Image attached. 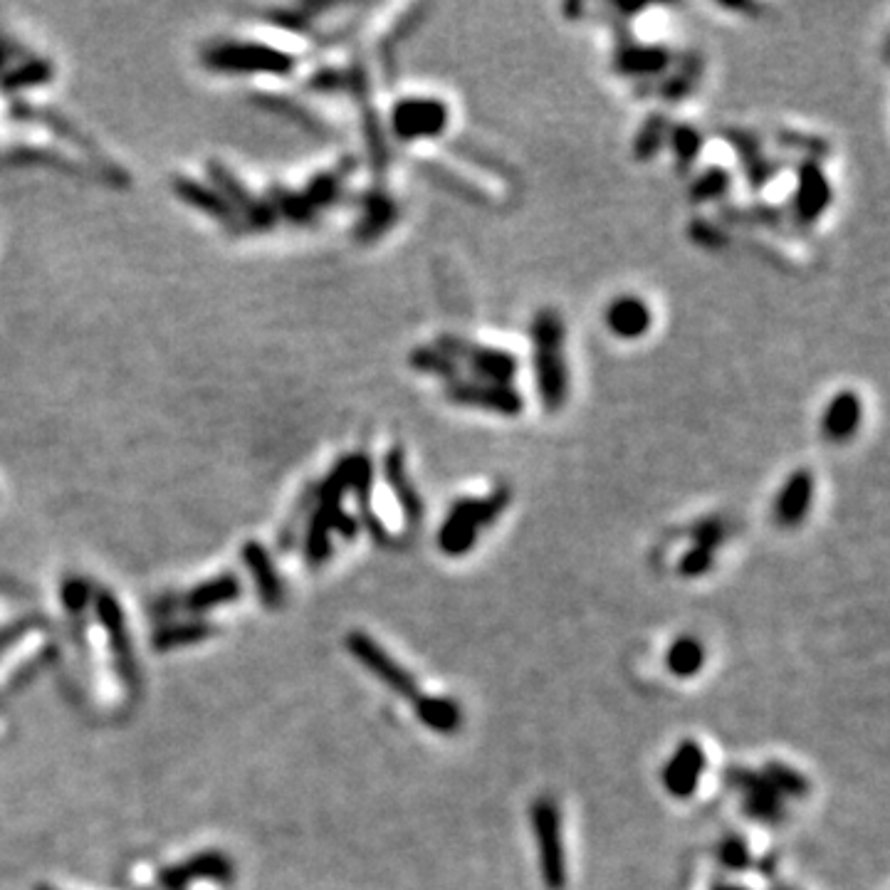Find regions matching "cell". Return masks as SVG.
<instances>
[{
	"mask_svg": "<svg viewBox=\"0 0 890 890\" xmlns=\"http://www.w3.org/2000/svg\"><path fill=\"white\" fill-rule=\"evenodd\" d=\"M720 858L725 866L730 868H742L747 866V846L740 839H727L720 846Z\"/></svg>",
	"mask_w": 890,
	"mask_h": 890,
	"instance_id": "cell-30",
	"label": "cell"
},
{
	"mask_svg": "<svg viewBox=\"0 0 890 890\" xmlns=\"http://www.w3.org/2000/svg\"><path fill=\"white\" fill-rule=\"evenodd\" d=\"M693 537H695V547L715 552V549L727 539V525L722 520H717V517H710V520L698 522V525L693 527Z\"/></svg>",
	"mask_w": 890,
	"mask_h": 890,
	"instance_id": "cell-27",
	"label": "cell"
},
{
	"mask_svg": "<svg viewBox=\"0 0 890 890\" xmlns=\"http://www.w3.org/2000/svg\"><path fill=\"white\" fill-rule=\"evenodd\" d=\"M532 829L539 846V868L549 890L567 886V856H564L562 816L552 799H537L532 804Z\"/></svg>",
	"mask_w": 890,
	"mask_h": 890,
	"instance_id": "cell-4",
	"label": "cell"
},
{
	"mask_svg": "<svg viewBox=\"0 0 890 890\" xmlns=\"http://www.w3.org/2000/svg\"><path fill=\"white\" fill-rule=\"evenodd\" d=\"M742 169H745V176H747V183H750V188L762 191L767 183H772L774 178H777L779 171L784 169V164L782 161L764 156V151H757V154L742 159Z\"/></svg>",
	"mask_w": 890,
	"mask_h": 890,
	"instance_id": "cell-24",
	"label": "cell"
},
{
	"mask_svg": "<svg viewBox=\"0 0 890 890\" xmlns=\"http://www.w3.org/2000/svg\"><path fill=\"white\" fill-rule=\"evenodd\" d=\"M725 213L730 216V221L742 225H762V228H779L784 218H787L782 208L764 206V203H757V206L750 208H727Z\"/></svg>",
	"mask_w": 890,
	"mask_h": 890,
	"instance_id": "cell-25",
	"label": "cell"
},
{
	"mask_svg": "<svg viewBox=\"0 0 890 890\" xmlns=\"http://www.w3.org/2000/svg\"><path fill=\"white\" fill-rule=\"evenodd\" d=\"M668 670L678 678H693L705 663V648L698 638H678L673 646L668 648L666 656Z\"/></svg>",
	"mask_w": 890,
	"mask_h": 890,
	"instance_id": "cell-18",
	"label": "cell"
},
{
	"mask_svg": "<svg viewBox=\"0 0 890 890\" xmlns=\"http://www.w3.org/2000/svg\"><path fill=\"white\" fill-rule=\"evenodd\" d=\"M762 777L767 779L769 787H772L782 799L784 797L801 799V797H806V792H809V782L801 777L797 769H789L787 764H779V762L767 764V767L762 769Z\"/></svg>",
	"mask_w": 890,
	"mask_h": 890,
	"instance_id": "cell-23",
	"label": "cell"
},
{
	"mask_svg": "<svg viewBox=\"0 0 890 890\" xmlns=\"http://www.w3.org/2000/svg\"><path fill=\"white\" fill-rule=\"evenodd\" d=\"M530 342L539 401L549 413H557L569 399V366L567 354H564L567 327H564L562 314L552 307H544L534 314Z\"/></svg>",
	"mask_w": 890,
	"mask_h": 890,
	"instance_id": "cell-1",
	"label": "cell"
},
{
	"mask_svg": "<svg viewBox=\"0 0 890 890\" xmlns=\"http://www.w3.org/2000/svg\"><path fill=\"white\" fill-rule=\"evenodd\" d=\"M705 772V752L698 742L685 740L663 769V784L675 799L693 797Z\"/></svg>",
	"mask_w": 890,
	"mask_h": 890,
	"instance_id": "cell-9",
	"label": "cell"
},
{
	"mask_svg": "<svg viewBox=\"0 0 890 890\" xmlns=\"http://www.w3.org/2000/svg\"><path fill=\"white\" fill-rule=\"evenodd\" d=\"M831 201H834V186L819 161H801L797 166V186H794V218L804 225L816 223L829 211Z\"/></svg>",
	"mask_w": 890,
	"mask_h": 890,
	"instance_id": "cell-7",
	"label": "cell"
},
{
	"mask_svg": "<svg viewBox=\"0 0 890 890\" xmlns=\"http://www.w3.org/2000/svg\"><path fill=\"white\" fill-rule=\"evenodd\" d=\"M690 240L705 245V248H720V245H725V235L720 233V228H715L708 221L690 223Z\"/></svg>",
	"mask_w": 890,
	"mask_h": 890,
	"instance_id": "cell-29",
	"label": "cell"
},
{
	"mask_svg": "<svg viewBox=\"0 0 890 890\" xmlns=\"http://www.w3.org/2000/svg\"><path fill=\"white\" fill-rule=\"evenodd\" d=\"M700 72H703V60H700L698 55H685L683 60H680L678 70H675L668 80H663L661 97L666 99V102H680V99H685L690 92H693L695 85H698Z\"/></svg>",
	"mask_w": 890,
	"mask_h": 890,
	"instance_id": "cell-20",
	"label": "cell"
},
{
	"mask_svg": "<svg viewBox=\"0 0 890 890\" xmlns=\"http://www.w3.org/2000/svg\"><path fill=\"white\" fill-rule=\"evenodd\" d=\"M730 782L737 784L745 797V811L747 816L759 821H767V824H774L784 816V804L782 797L774 792L772 787L767 784V779L762 774H752V772H742L737 769L735 774H730Z\"/></svg>",
	"mask_w": 890,
	"mask_h": 890,
	"instance_id": "cell-14",
	"label": "cell"
},
{
	"mask_svg": "<svg viewBox=\"0 0 890 890\" xmlns=\"http://www.w3.org/2000/svg\"><path fill=\"white\" fill-rule=\"evenodd\" d=\"M668 132H670V124L663 114H651L646 119L641 129H638L636 139H633V156L638 161H648L651 156H656L658 151L666 146L668 141Z\"/></svg>",
	"mask_w": 890,
	"mask_h": 890,
	"instance_id": "cell-21",
	"label": "cell"
},
{
	"mask_svg": "<svg viewBox=\"0 0 890 890\" xmlns=\"http://www.w3.org/2000/svg\"><path fill=\"white\" fill-rule=\"evenodd\" d=\"M445 396L450 403L465 408H480V411L500 413V416H520L525 408V399L512 384H492V381L470 379V376H458V379L445 384Z\"/></svg>",
	"mask_w": 890,
	"mask_h": 890,
	"instance_id": "cell-5",
	"label": "cell"
},
{
	"mask_svg": "<svg viewBox=\"0 0 890 890\" xmlns=\"http://www.w3.org/2000/svg\"><path fill=\"white\" fill-rule=\"evenodd\" d=\"M712 557H715V552H710V549L703 547L688 549L678 564L680 574H683V577H700V574H705L712 567Z\"/></svg>",
	"mask_w": 890,
	"mask_h": 890,
	"instance_id": "cell-28",
	"label": "cell"
},
{
	"mask_svg": "<svg viewBox=\"0 0 890 890\" xmlns=\"http://www.w3.org/2000/svg\"><path fill=\"white\" fill-rule=\"evenodd\" d=\"M416 715L418 720L423 722L426 727L431 730L441 732V735H450L460 727V708L453 703V700H445V698H426V695H418L416 700Z\"/></svg>",
	"mask_w": 890,
	"mask_h": 890,
	"instance_id": "cell-16",
	"label": "cell"
},
{
	"mask_svg": "<svg viewBox=\"0 0 890 890\" xmlns=\"http://www.w3.org/2000/svg\"><path fill=\"white\" fill-rule=\"evenodd\" d=\"M732 188V174L725 166H708V169L700 171L698 176H693L688 186L690 201L695 203H708V201H720L730 193Z\"/></svg>",
	"mask_w": 890,
	"mask_h": 890,
	"instance_id": "cell-17",
	"label": "cell"
},
{
	"mask_svg": "<svg viewBox=\"0 0 890 890\" xmlns=\"http://www.w3.org/2000/svg\"><path fill=\"white\" fill-rule=\"evenodd\" d=\"M436 347L450 356L458 364L460 374L468 371L470 379L492 381V384H512L520 371V361L515 354L505 352L490 344L470 342L458 334H441L436 339Z\"/></svg>",
	"mask_w": 890,
	"mask_h": 890,
	"instance_id": "cell-3",
	"label": "cell"
},
{
	"mask_svg": "<svg viewBox=\"0 0 890 890\" xmlns=\"http://www.w3.org/2000/svg\"><path fill=\"white\" fill-rule=\"evenodd\" d=\"M411 366H413V369L423 371V374L441 376V379H445V384H448V381H453V379H458V376H463V374H460L458 364H455V361L450 359L448 354L441 352V349H438L436 344H431V347L413 349V352H411Z\"/></svg>",
	"mask_w": 890,
	"mask_h": 890,
	"instance_id": "cell-22",
	"label": "cell"
},
{
	"mask_svg": "<svg viewBox=\"0 0 890 890\" xmlns=\"http://www.w3.org/2000/svg\"><path fill=\"white\" fill-rule=\"evenodd\" d=\"M779 890H787V888H779Z\"/></svg>",
	"mask_w": 890,
	"mask_h": 890,
	"instance_id": "cell-32",
	"label": "cell"
},
{
	"mask_svg": "<svg viewBox=\"0 0 890 890\" xmlns=\"http://www.w3.org/2000/svg\"><path fill=\"white\" fill-rule=\"evenodd\" d=\"M673 55L668 47L653 43H636V40H621L614 52V67L619 75L626 77H656L668 70Z\"/></svg>",
	"mask_w": 890,
	"mask_h": 890,
	"instance_id": "cell-13",
	"label": "cell"
},
{
	"mask_svg": "<svg viewBox=\"0 0 890 890\" xmlns=\"http://www.w3.org/2000/svg\"><path fill=\"white\" fill-rule=\"evenodd\" d=\"M668 144L670 149H673L678 171H690L695 166V161H698L700 151H703L705 139L703 134H700L695 127H690V124H675V127H670L668 132Z\"/></svg>",
	"mask_w": 890,
	"mask_h": 890,
	"instance_id": "cell-19",
	"label": "cell"
},
{
	"mask_svg": "<svg viewBox=\"0 0 890 890\" xmlns=\"http://www.w3.org/2000/svg\"><path fill=\"white\" fill-rule=\"evenodd\" d=\"M863 423V403L856 391L844 389L831 396L821 413V436L829 443H848Z\"/></svg>",
	"mask_w": 890,
	"mask_h": 890,
	"instance_id": "cell-12",
	"label": "cell"
},
{
	"mask_svg": "<svg viewBox=\"0 0 890 890\" xmlns=\"http://www.w3.org/2000/svg\"><path fill=\"white\" fill-rule=\"evenodd\" d=\"M349 646H352L354 656L359 658V661L364 663V666L369 668L376 678L384 680L391 690H396V693L403 695V698H411V700H416L418 695H421L418 693L416 680H413L411 675H408L406 670H403L399 663H396L394 658L384 651V648L376 646L371 638H366L364 633H354V636L349 638Z\"/></svg>",
	"mask_w": 890,
	"mask_h": 890,
	"instance_id": "cell-8",
	"label": "cell"
},
{
	"mask_svg": "<svg viewBox=\"0 0 890 890\" xmlns=\"http://www.w3.org/2000/svg\"><path fill=\"white\" fill-rule=\"evenodd\" d=\"M604 324L616 339L633 342L646 337L648 329L653 327V312L648 302L638 295H619L606 305Z\"/></svg>",
	"mask_w": 890,
	"mask_h": 890,
	"instance_id": "cell-10",
	"label": "cell"
},
{
	"mask_svg": "<svg viewBox=\"0 0 890 890\" xmlns=\"http://www.w3.org/2000/svg\"><path fill=\"white\" fill-rule=\"evenodd\" d=\"M448 122V104L436 97H406L391 112V129L401 141L438 139Z\"/></svg>",
	"mask_w": 890,
	"mask_h": 890,
	"instance_id": "cell-6",
	"label": "cell"
},
{
	"mask_svg": "<svg viewBox=\"0 0 890 890\" xmlns=\"http://www.w3.org/2000/svg\"><path fill=\"white\" fill-rule=\"evenodd\" d=\"M386 480H389L391 490H394L396 500L401 502L403 512H406V520L411 525H418L423 520V502L418 495L416 485L411 483L406 470V458H403L401 448H391L389 458H386Z\"/></svg>",
	"mask_w": 890,
	"mask_h": 890,
	"instance_id": "cell-15",
	"label": "cell"
},
{
	"mask_svg": "<svg viewBox=\"0 0 890 890\" xmlns=\"http://www.w3.org/2000/svg\"><path fill=\"white\" fill-rule=\"evenodd\" d=\"M777 144L784 146L789 151H801L804 159L809 161H819L821 156L829 151V144L819 136H811V134H799V132H779L777 134Z\"/></svg>",
	"mask_w": 890,
	"mask_h": 890,
	"instance_id": "cell-26",
	"label": "cell"
},
{
	"mask_svg": "<svg viewBox=\"0 0 890 890\" xmlns=\"http://www.w3.org/2000/svg\"><path fill=\"white\" fill-rule=\"evenodd\" d=\"M715 890H747V888H742V886H720V888H715Z\"/></svg>",
	"mask_w": 890,
	"mask_h": 890,
	"instance_id": "cell-31",
	"label": "cell"
},
{
	"mask_svg": "<svg viewBox=\"0 0 890 890\" xmlns=\"http://www.w3.org/2000/svg\"><path fill=\"white\" fill-rule=\"evenodd\" d=\"M510 505V492L505 488L485 497H460L445 515L438 530V547L448 557H463L478 542L480 532L490 527Z\"/></svg>",
	"mask_w": 890,
	"mask_h": 890,
	"instance_id": "cell-2",
	"label": "cell"
},
{
	"mask_svg": "<svg viewBox=\"0 0 890 890\" xmlns=\"http://www.w3.org/2000/svg\"><path fill=\"white\" fill-rule=\"evenodd\" d=\"M814 488L816 480L811 470H794L784 480L782 490H779L777 500H774V520L782 527H799L806 520V515H809L811 505H814Z\"/></svg>",
	"mask_w": 890,
	"mask_h": 890,
	"instance_id": "cell-11",
	"label": "cell"
}]
</instances>
